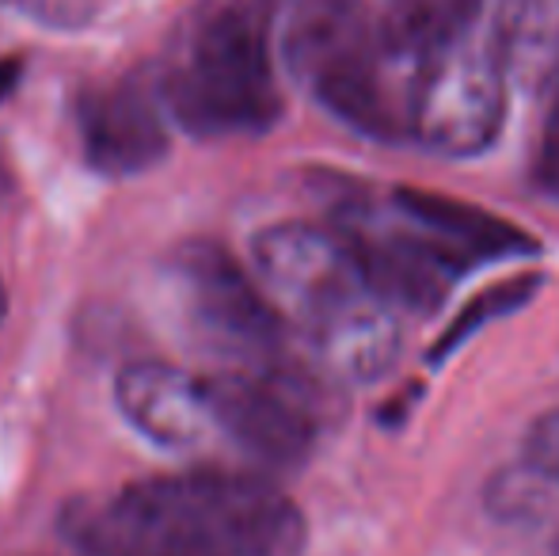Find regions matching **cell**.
<instances>
[{"label": "cell", "mask_w": 559, "mask_h": 556, "mask_svg": "<svg viewBox=\"0 0 559 556\" xmlns=\"http://www.w3.org/2000/svg\"><path fill=\"white\" fill-rule=\"evenodd\" d=\"M484 0H389L377 15L381 46L404 69L419 73L438 54L472 35Z\"/></svg>", "instance_id": "obj_13"}, {"label": "cell", "mask_w": 559, "mask_h": 556, "mask_svg": "<svg viewBox=\"0 0 559 556\" xmlns=\"http://www.w3.org/2000/svg\"><path fill=\"white\" fill-rule=\"evenodd\" d=\"M335 233L358 260L369 286L396 309L430 312L449 294L461 271L435 248V240L419 229L400 206H354L338 217Z\"/></svg>", "instance_id": "obj_7"}, {"label": "cell", "mask_w": 559, "mask_h": 556, "mask_svg": "<svg viewBox=\"0 0 559 556\" xmlns=\"http://www.w3.org/2000/svg\"><path fill=\"white\" fill-rule=\"evenodd\" d=\"M8 317V294H4V282H0V320Z\"/></svg>", "instance_id": "obj_18"}, {"label": "cell", "mask_w": 559, "mask_h": 556, "mask_svg": "<svg viewBox=\"0 0 559 556\" xmlns=\"http://www.w3.org/2000/svg\"><path fill=\"white\" fill-rule=\"evenodd\" d=\"M507 88L491 43L468 35L415 73L404 138L438 156L484 153L507 115Z\"/></svg>", "instance_id": "obj_5"}, {"label": "cell", "mask_w": 559, "mask_h": 556, "mask_svg": "<svg viewBox=\"0 0 559 556\" xmlns=\"http://www.w3.org/2000/svg\"><path fill=\"white\" fill-rule=\"evenodd\" d=\"M271 35L328 115L369 138H404L415 73L377 35L366 0H278Z\"/></svg>", "instance_id": "obj_3"}, {"label": "cell", "mask_w": 559, "mask_h": 556, "mask_svg": "<svg viewBox=\"0 0 559 556\" xmlns=\"http://www.w3.org/2000/svg\"><path fill=\"white\" fill-rule=\"evenodd\" d=\"M176 279L183 286L194 324L236 355H266L278 347L282 317L263 286L210 240H191L176 252Z\"/></svg>", "instance_id": "obj_8"}, {"label": "cell", "mask_w": 559, "mask_h": 556, "mask_svg": "<svg viewBox=\"0 0 559 556\" xmlns=\"http://www.w3.org/2000/svg\"><path fill=\"white\" fill-rule=\"evenodd\" d=\"M533 184H537L540 194L559 202V76L552 81L545 127H540L537 153H533Z\"/></svg>", "instance_id": "obj_14"}, {"label": "cell", "mask_w": 559, "mask_h": 556, "mask_svg": "<svg viewBox=\"0 0 559 556\" xmlns=\"http://www.w3.org/2000/svg\"><path fill=\"white\" fill-rule=\"evenodd\" d=\"M61 534L88 556H297L305 514L248 473H183L81 499Z\"/></svg>", "instance_id": "obj_1"}, {"label": "cell", "mask_w": 559, "mask_h": 556, "mask_svg": "<svg viewBox=\"0 0 559 556\" xmlns=\"http://www.w3.org/2000/svg\"><path fill=\"white\" fill-rule=\"evenodd\" d=\"M491 50L507 84L545 92L559 76V0H499Z\"/></svg>", "instance_id": "obj_12"}, {"label": "cell", "mask_w": 559, "mask_h": 556, "mask_svg": "<svg viewBox=\"0 0 559 556\" xmlns=\"http://www.w3.org/2000/svg\"><path fill=\"white\" fill-rule=\"evenodd\" d=\"M202 397H206L210 423L222 427L243 453L266 465L305 461L324 427L317 381L282 366L202 378Z\"/></svg>", "instance_id": "obj_6"}, {"label": "cell", "mask_w": 559, "mask_h": 556, "mask_svg": "<svg viewBox=\"0 0 559 556\" xmlns=\"http://www.w3.org/2000/svg\"><path fill=\"white\" fill-rule=\"evenodd\" d=\"M156 96L164 115L202 138L263 134L278 122L271 12L255 0H214L179 35Z\"/></svg>", "instance_id": "obj_4"}, {"label": "cell", "mask_w": 559, "mask_h": 556, "mask_svg": "<svg viewBox=\"0 0 559 556\" xmlns=\"http://www.w3.org/2000/svg\"><path fill=\"white\" fill-rule=\"evenodd\" d=\"M392 202L400 206V214H407L435 240V248L461 275L468 268H476V263L507 260V256H530L537 248L530 233L487 214V210L472 206V202L445 199V194H430V191H412V187L392 194Z\"/></svg>", "instance_id": "obj_11"}, {"label": "cell", "mask_w": 559, "mask_h": 556, "mask_svg": "<svg viewBox=\"0 0 559 556\" xmlns=\"http://www.w3.org/2000/svg\"><path fill=\"white\" fill-rule=\"evenodd\" d=\"M530 294H533V279H514V282H507V286L491 289L487 297H479V301H472V305H468V312H464V317L456 320V328L449 332V340H442V347H438L435 355H442V351H453L456 343H461V335L468 332L472 324L479 328L487 317H499V312H510V305H522Z\"/></svg>", "instance_id": "obj_15"}, {"label": "cell", "mask_w": 559, "mask_h": 556, "mask_svg": "<svg viewBox=\"0 0 559 556\" xmlns=\"http://www.w3.org/2000/svg\"><path fill=\"white\" fill-rule=\"evenodd\" d=\"M84 156L104 176H138L168 149V115L156 88L118 81L88 88L76 104Z\"/></svg>", "instance_id": "obj_9"}, {"label": "cell", "mask_w": 559, "mask_h": 556, "mask_svg": "<svg viewBox=\"0 0 559 556\" xmlns=\"http://www.w3.org/2000/svg\"><path fill=\"white\" fill-rule=\"evenodd\" d=\"M20 8L50 27H81L92 12V0H20Z\"/></svg>", "instance_id": "obj_16"}, {"label": "cell", "mask_w": 559, "mask_h": 556, "mask_svg": "<svg viewBox=\"0 0 559 556\" xmlns=\"http://www.w3.org/2000/svg\"><path fill=\"white\" fill-rule=\"evenodd\" d=\"M556 556H559V537H556Z\"/></svg>", "instance_id": "obj_19"}, {"label": "cell", "mask_w": 559, "mask_h": 556, "mask_svg": "<svg viewBox=\"0 0 559 556\" xmlns=\"http://www.w3.org/2000/svg\"><path fill=\"white\" fill-rule=\"evenodd\" d=\"M118 409L156 446L187 450L202 442L210 427V409L202 397V378L164 363H133L118 374Z\"/></svg>", "instance_id": "obj_10"}, {"label": "cell", "mask_w": 559, "mask_h": 556, "mask_svg": "<svg viewBox=\"0 0 559 556\" xmlns=\"http://www.w3.org/2000/svg\"><path fill=\"white\" fill-rule=\"evenodd\" d=\"M255 282L278 317H289L332 378L373 381L396 363V309L361 275L335 229L271 225L255 237Z\"/></svg>", "instance_id": "obj_2"}, {"label": "cell", "mask_w": 559, "mask_h": 556, "mask_svg": "<svg viewBox=\"0 0 559 556\" xmlns=\"http://www.w3.org/2000/svg\"><path fill=\"white\" fill-rule=\"evenodd\" d=\"M20 73H23V69H20V61H15V58L0 61V104H4V99L15 92V84H20Z\"/></svg>", "instance_id": "obj_17"}]
</instances>
